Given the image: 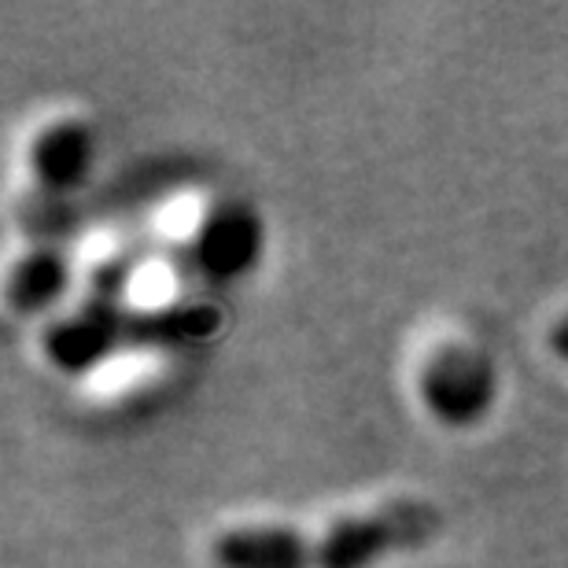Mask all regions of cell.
I'll use <instances>...</instances> for the list:
<instances>
[{"instance_id":"obj_1","label":"cell","mask_w":568,"mask_h":568,"mask_svg":"<svg viewBox=\"0 0 568 568\" xmlns=\"http://www.w3.org/2000/svg\"><path fill=\"white\" fill-rule=\"evenodd\" d=\"M443 517L422 498L339 517L317 536L295 528H233L211 542L214 568H373L439 536Z\"/></svg>"},{"instance_id":"obj_2","label":"cell","mask_w":568,"mask_h":568,"mask_svg":"<svg viewBox=\"0 0 568 568\" xmlns=\"http://www.w3.org/2000/svg\"><path fill=\"white\" fill-rule=\"evenodd\" d=\"M214 328L207 306H178V311H126L111 303H85L63 317L44 336V355L60 369H85L115 347L126 344H174L196 339Z\"/></svg>"},{"instance_id":"obj_3","label":"cell","mask_w":568,"mask_h":568,"mask_svg":"<svg viewBox=\"0 0 568 568\" xmlns=\"http://www.w3.org/2000/svg\"><path fill=\"white\" fill-rule=\"evenodd\" d=\"M89 155H93L89 152V133L82 126H74V122H55V126H49L33 141L30 163L41 185L60 192L85 174Z\"/></svg>"},{"instance_id":"obj_4","label":"cell","mask_w":568,"mask_h":568,"mask_svg":"<svg viewBox=\"0 0 568 568\" xmlns=\"http://www.w3.org/2000/svg\"><path fill=\"white\" fill-rule=\"evenodd\" d=\"M67 284V263L55 252H30L27 258H19L16 274L8 281V300L16 311L33 314L41 306H49Z\"/></svg>"},{"instance_id":"obj_5","label":"cell","mask_w":568,"mask_h":568,"mask_svg":"<svg viewBox=\"0 0 568 568\" xmlns=\"http://www.w3.org/2000/svg\"><path fill=\"white\" fill-rule=\"evenodd\" d=\"M550 351L561 362H568V314L558 317V322H554V328H550Z\"/></svg>"}]
</instances>
